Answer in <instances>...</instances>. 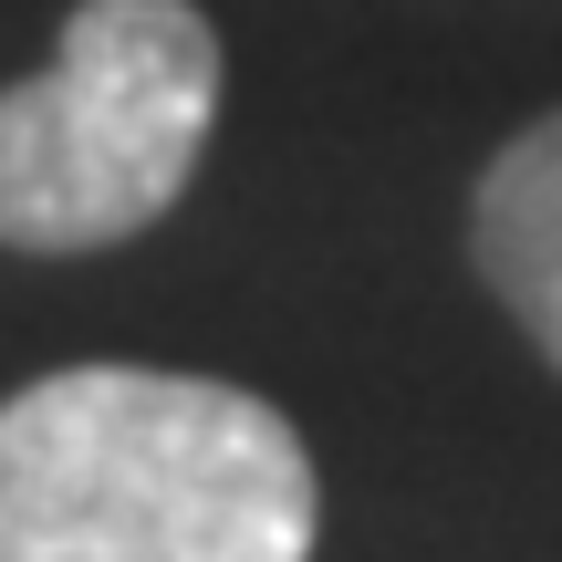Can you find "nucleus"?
Masks as SVG:
<instances>
[{
	"label": "nucleus",
	"mask_w": 562,
	"mask_h": 562,
	"mask_svg": "<svg viewBox=\"0 0 562 562\" xmlns=\"http://www.w3.org/2000/svg\"><path fill=\"white\" fill-rule=\"evenodd\" d=\"M323 480L271 396L63 364L0 396V562H313Z\"/></svg>",
	"instance_id": "1"
},
{
	"label": "nucleus",
	"mask_w": 562,
	"mask_h": 562,
	"mask_svg": "<svg viewBox=\"0 0 562 562\" xmlns=\"http://www.w3.org/2000/svg\"><path fill=\"white\" fill-rule=\"evenodd\" d=\"M220 125V21L199 0H83L53 63L0 94V250L74 261L178 209Z\"/></svg>",
	"instance_id": "2"
},
{
	"label": "nucleus",
	"mask_w": 562,
	"mask_h": 562,
	"mask_svg": "<svg viewBox=\"0 0 562 562\" xmlns=\"http://www.w3.org/2000/svg\"><path fill=\"white\" fill-rule=\"evenodd\" d=\"M469 261L562 375V104L531 115L469 188Z\"/></svg>",
	"instance_id": "3"
}]
</instances>
